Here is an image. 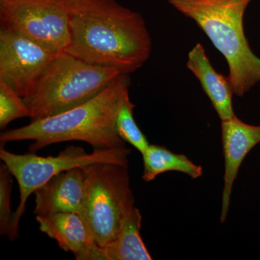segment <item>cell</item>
I'll use <instances>...</instances> for the list:
<instances>
[{
	"label": "cell",
	"instance_id": "6da1fadb",
	"mask_svg": "<svg viewBox=\"0 0 260 260\" xmlns=\"http://www.w3.org/2000/svg\"><path fill=\"white\" fill-rule=\"evenodd\" d=\"M70 40L64 52L129 75L148 60L152 42L142 15L116 0H66Z\"/></svg>",
	"mask_w": 260,
	"mask_h": 260
},
{
	"label": "cell",
	"instance_id": "7a4b0ae2",
	"mask_svg": "<svg viewBox=\"0 0 260 260\" xmlns=\"http://www.w3.org/2000/svg\"><path fill=\"white\" fill-rule=\"evenodd\" d=\"M130 83L129 75L121 74L102 93L78 107L31 121L28 125L5 130L0 135L1 145L32 140L30 152L69 141L84 142L93 150L125 146L116 132V119Z\"/></svg>",
	"mask_w": 260,
	"mask_h": 260
},
{
	"label": "cell",
	"instance_id": "3957f363",
	"mask_svg": "<svg viewBox=\"0 0 260 260\" xmlns=\"http://www.w3.org/2000/svg\"><path fill=\"white\" fill-rule=\"evenodd\" d=\"M208 36L225 57L234 94L243 96L260 83V58L246 39L244 16L251 0H166Z\"/></svg>",
	"mask_w": 260,
	"mask_h": 260
},
{
	"label": "cell",
	"instance_id": "277c9868",
	"mask_svg": "<svg viewBox=\"0 0 260 260\" xmlns=\"http://www.w3.org/2000/svg\"><path fill=\"white\" fill-rule=\"evenodd\" d=\"M121 74L59 53L23 97L30 119H44L78 107L102 93Z\"/></svg>",
	"mask_w": 260,
	"mask_h": 260
},
{
	"label": "cell",
	"instance_id": "5b68a950",
	"mask_svg": "<svg viewBox=\"0 0 260 260\" xmlns=\"http://www.w3.org/2000/svg\"><path fill=\"white\" fill-rule=\"evenodd\" d=\"M131 150L125 146L93 150L88 153L80 146L70 145L56 156H39L34 152L25 154L11 153L0 148V158L16 179L20 190V203L13 213L10 240L18 236L20 218L25 212L29 197L51 178L74 168L84 167L99 162H112L127 167Z\"/></svg>",
	"mask_w": 260,
	"mask_h": 260
},
{
	"label": "cell",
	"instance_id": "8992f818",
	"mask_svg": "<svg viewBox=\"0 0 260 260\" xmlns=\"http://www.w3.org/2000/svg\"><path fill=\"white\" fill-rule=\"evenodd\" d=\"M83 168L86 189L80 215L94 241L104 247L115 237L121 218L134 206L127 167L99 162Z\"/></svg>",
	"mask_w": 260,
	"mask_h": 260
},
{
	"label": "cell",
	"instance_id": "52a82bcc",
	"mask_svg": "<svg viewBox=\"0 0 260 260\" xmlns=\"http://www.w3.org/2000/svg\"><path fill=\"white\" fill-rule=\"evenodd\" d=\"M0 22L57 54L69 44L66 0H0Z\"/></svg>",
	"mask_w": 260,
	"mask_h": 260
},
{
	"label": "cell",
	"instance_id": "ba28073f",
	"mask_svg": "<svg viewBox=\"0 0 260 260\" xmlns=\"http://www.w3.org/2000/svg\"><path fill=\"white\" fill-rule=\"evenodd\" d=\"M57 54L28 38L0 29V80L21 96L34 88Z\"/></svg>",
	"mask_w": 260,
	"mask_h": 260
},
{
	"label": "cell",
	"instance_id": "9c48e42d",
	"mask_svg": "<svg viewBox=\"0 0 260 260\" xmlns=\"http://www.w3.org/2000/svg\"><path fill=\"white\" fill-rule=\"evenodd\" d=\"M85 172L83 167L61 172L34 191L36 215L56 213L81 215L85 198Z\"/></svg>",
	"mask_w": 260,
	"mask_h": 260
},
{
	"label": "cell",
	"instance_id": "30bf717a",
	"mask_svg": "<svg viewBox=\"0 0 260 260\" xmlns=\"http://www.w3.org/2000/svg\"><path fill=\"white\" fill-rule=\"evenodd\" d=\"M221 121L225 173L220 222L224 223L230 205L233 184L239 168L251 149L260 143V125L246 124L236 115Z\"/></svg>",
	"mask_w": 260,
	"mask_h": 260
},
{
	"label": "cell",
	"instance_id": "8fae6325",
	"mask_svg": "<svg viewBox=\"0 0 260 260\" xmlns=\"http://www.w3.org/2000/svg\"><path fill=\"white\" fill-rule=\"evenodd\" d=\"M41 232L54 239L61 249L74 254L78 260H93L99 245L81 215L56 213L36 215Z\"/></svg>",
	"mask_w": 260,
	"mask_h": 260
},
{
	"label": "cell",
	"instance_id": "7c38bea8",
	"mask_svg": "<svg viewBox=\"0 0 260 260\" xmlns=\"http://www.w3.org/2000/svg\"><path fill=\"white\" fill-rule=\"evenodd\" d=\"M186 67L199 80L220 120L234 117L235 114L233 109L232 97L234 92L230 78L214 69L204 47L200 43L189 51Z\"/></svg>",
	"mask_w": 260,
	"mask_h": 260
},
{
	"label": "cell",
	"instance_id": "4fadbf2b",
	"mask_svg": "<svg viewBox=\"0 0 260 260\" xmlns=\"http://www.w3.org/2000/svg\"><path fill=\"white\" fill-rule=\"evenodd\" d=\"M142 215L133 206L121 218L115 237L101 247L100 260H151L141 235Z\"/></svg>",
	"mask_w": 260,
	"mask_h": 260
},
{
	"label": "cell",
	"instance_id": "5bb4252c",
	"mask_svg": "<svg viewBox=\"0 0 260 260\" xmlns=\"http://www.w3.org/2000/svg\"><path fill=\"white\" fill-rule=\"evenodd\" d=\"M143 179L146 182L154 180L159 174L168 172H178L197 179L203 175V168L196 165L182 154L173 153L160 145H150L142 153Z\"/></svg>",
	"mask_w": 260,
	"mask_h": 260
},
{
	"label": "cell",
	"instance_id": "9a60e30c",
	"mask_svg": "<svg viewBox=\"0 0 260 260\" xmlns=\"http://www.w3.org/2000/svg\"><path fill=\"white\" fill-rule=\"evenodd\" d=\"M135 106L130 100L129 93H126L119 106L116 115V132L123 141L133 145L143 153L150 144L135 120L133 116Z\"/></svg>",
	"mask_w": 260,
	"mask_h": 260
},
{
	"label": "cell",
	"instance_id": "2e32d148",
	"mask_svg": "<svg viewBox=\"0 0 260 260\" xmlns=\"http://www.w3.org/2000/svg\"><path fill=\"white\" fill-rule=\"evenodd\" d=\"M30 111L26 103L11 86L0 80V128L4 129L11 121L28 116Z\"/></svg>",
	"mask_w": 260,
	"mask_h": 260
},
{
	"label": "cell",
	"instance_id": "e0dca14e",
	"mask_svg": "<svg viewBox=\"0 0 260 260\" xmlns=\"http://www.w3.org/2000/svg\"><path fill=\"white\" fill-rule=\"evenodd\" d=\"M11 173L4 164L0 166V234L9 237L13 213L11 210V191L13 184Z\"/></svg>",
	"mask_w": 260,
	"mask_h": 260
}]
</instances>
